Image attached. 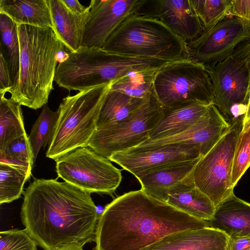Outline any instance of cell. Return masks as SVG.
Listing matches in <instances>:
<instances>
[{
    "label": "cell",
    "instance_id": "obj_1",
    "mask_svg": "<svg viewBox=\"0 0 250 250\" xmlns=\"http://www.w3.org/2000/svg\"><path fill=\"white\" fill-rule=\"evenodd\" d=\"M23 195L22 224L44 250L83 248L95 241L100 215L90 193L57 179H35Z\"/></svg>",
    "mask_w": 250,
    "mask_h": 250
},
{
    "label": "cell",
    "instance_id": "obj_2",
    "mask_svg": "<svg viewBox=\"0 0 250 250\" xmlns=\"http://www.w3.org/2000/svg\"><path fill=\"white\" fill-rule=\"evenodd\" d=\"M210 226L141 189L125 193L99 215L95 250H141L170 234Z\"/></svg>",
    "mask_w": 250,
    "mask_h": 250
},
{
    "label": "cell",
    "instance_id": "obj_3",
    "mask_svg": "<svg viewBox=\"0 0 250 250\" xmlns=\"http://www.w3.org/2000/svg\"><path fill=\"white\" fill-rule=\"evenodd\" d=\"M20 44L18 81L10 98L33 109L46 104L53 89L59 57L65 47L52 28L17 25Z\"/></svg>",
    "mask_w": 250,
    "mask_h": 250
},
{
    "label": "cell",
    "instance_id": "obj_4",
    "mask_svg": "<svg viewBox=\"0 0 250 250\" xmlns=\"http://www.w3.org/2000/svg\"><path fill=\"white\" fill-rule=\"evenodd\" d=\"M103 50L167 61L187 58V42L160 21L132 14L107 40Z\"/></svg>",
    "mask_w": 250,
    "mask_h": 250
},
{
    "label": "cell",
    "instance_id": "obj_5",
    "mask_svg": "<svg viewBox=\"0 0 250 250\" xmlns=\"http://www.w3.org/2000/svg\"><path fill=\"white\" fill-rule=\"evenodd\" d=\"M111 83L80 91L63 99L46 152L47 157L56 161L76 148L88 147L96 129V122Z\"/></svg>",
    "mask_w": 250,
    "mask_h": 250
},
{
    "label": "cell",
    "instance_id": "obj_6",
    "mask_svg": "<svg viewBox=\"0 0 250 250\" xmlns=\"http://www.w3.org/2000/svg\"><path fill=\"white\" fill-rule=\"evenodd\" d=\"M153 92L164 109L214 104L213 86L206 67L185 58L169 62L155 73Z\"/></svg>",
    "mask_w": 250,
    "mask_h": 250
},
{
    "label": "cell",
    "instance_id": "obj_7",
    "mask_svg": "<svg viewBox=\"0 0 250 250\" xmlns=\"http://www.w3.org/2000/svg\"><path fill=\"white\" fill-rule=\"evenodd\" d=\"M243 119L239 117L230 122L229 128L210 150L201 157L192 172L195 186L216 208L234 193L231 186L233 161Z\"/></svg>",
    "mask_w": 250,
    "mask_h": 250
},
{
    "label": "cell",
    "instance_id": "obj_8",
    "mask_svg": "<svg viewBox=\"0 0 250 250\" xmlns=\"http://www.w3.org/2000/svg\"><path fill=\"white\" fill-rule=\"evenodd\" d=\"M163 115L164 107L153 94L125 120L96 128L88 147L109 159L113 154L128 150L148 139Z\"/></svg>",
    "mask_w": 250,
    "mask_h": 250
},
{
    "label": "cell",
    "instance_id": "obj_9",
    "mask_svg": "<svg viewBox=\"0 0 250 250\" xmlns=\"http://www.w3.org/2000/svg\"><path fill=\"white\" fill-rule=\"evenodd\" d=\"M56 162L58 177L90 193L112 195L122 181V170L89 147L76 148Z\"/></svg>",
    "mask_w": 250,
    "mask_h": 250
},
{
    "label": "cell",
    "instance_id": "obj_10",
    "mask_svg": "<svg viewBox=\"0 0 250 250\" xmlns=\"http://www.w3.org/2000/svg\"><path fill=\"white\" fill-rule=\"evenodd\" d=\"M213 89L214 104L230 123L242 114L249 101L250 72L243 61L230 56L213 66L206 67Z\"/></svg>",
    "mask_w": 250,
    "mask_h": 250
},
{
    "label": "cell",
    "instance_id": "obj_11",
    "mask_svg": "<svg viewBox=\"0 0 250 250\" xmlns=\"http://www.w3.org/2000/svg\"><path fill=\"white\" fill-rule=\"evenodd\" d=\"M250 38V24L229 15L187 43V58L205 67L213 66L231 56Z\"/></svg>",
    "mask_w": 250,
    "mask_h": 250
},
{
    "label": "cell",
    "instance_id": "obj_12",
    "mask_svg": "<svg viewBox=\"0 0 250 250\" xmlns=\"http://www.w3.org/2000/svg\"><path fill=\"white\" fill-rule=\"evenodd\" d=\"M133 14L160 21L185 42L204 30L191 0H140Z\"/></svg>",
    "mask_w": 250,
    "mask_h": 250
},
{
    "label": "cell",
    "instance_id": "obj_13",
    "mask_svg": "<svg viewBox=\"0 0 250 250\" xmlns=\"http://www.w3.org/2000/svg\"><path fill=\"white\" fill-rule=\"evenodd\" d=\"M230 125L229 123L212 104L208 114L201 120L175 134L155 139H147L129 152L146 151L173 144H193L197 146L203 156L208 152Z\"/></svg>",
    "mask_w": 250,
    "mask_h": 250
},
{
    "label": "cell",
    "instance_id": "obj_14",
    "mask_svg": "<svg viewBox=\"0 0 250 250\" xmlns=\"http://www.w3.org/2000/svg\"><path fill=\"white\" fill-rule=\"evenodd\" d=\"M140 0H92L81 46L102 48L121 24L133 14Z\"/></svg>",
    "mask_w": 250,
    "mask_h": 250
},
{
    "label": "cell",
    "instance_id": "obj_15",
    "mask_svg": "<svg viewBox=\"0 0 250 250\" xmlns=\"http://www.w3.org/2000/svg\"><path fill=\"white\" fill-rule=\"evenodd\" d=\"M202 156L197 146L177 144L146 151L116 152L109 160L137 178L141 174L157 167L199 159Z\"/></svg>",
    "mask_w": 250,
    "mask_h": 250
},
{
    "label": "cell",
    "instance_id": "obj_16",
    "mask_svg": "<svg viewBox=\"0 0 250 250\" xmlns=\"http://www.w3.org/2000/svg\"><path fill=\"white\" fill-rule=\"evenodd\" d=\"M229 236L211 227L168 235L141 250H228Z\"/></svg>",
    "mask_w": 250,
    "mask_h": 250
},
{
    "label": "cell",
    "instance_id": "obj_17",
    "mask_svg": "<svg viewBox=\"0 0 250 250\" xmlns=\"http://www.w3.org/2000/svg\"><path fill=\"white\" fill-rule=\"evenodd\" d=\"M165 203L193 217L208 222L213 219L216 209L211 200L195 186L192 173L168 189Z\"/></svg>",
    "mask_w": 250,
    "mask_h": 250
},
{
    "label": "cell",
    "instance_id": "obj_18",
    "mask_svg": "<svg viewBox=\"0 0 250 250\" xmlns=\"http://www.w3.org/2000/svg\"><path fill=\"white\" fill-rule=\"evenodd\" d=\"M200 158L157 167L141 174L136 178L144 192L165 202L168 189L191 174Z\"/></svg>",
    "mask_w": 250,
    "mask_h": 250
},
{
    "label": "cell",
    "instance_id": "obj_19",
    "mask_svg": "<svg viewBox=\"0 0 250 250\" xmlns=\"http://www.w3.org/2000/svg\"><path fill=\"white\" fill-rule=\"evenodd\" d=\"M53 29L69 53L81 47L89 11L78 15L70 11L61 0H48Z\"/></svg>",
    "mask_w": 250,
    "mask_h": 250
},
{
    "label": "cell",
    "instance_id": "obj_20",
    "mask_svg": "<svg viewBox=\"0 0 250 250\" xmlns=\"http://www.w3.org/2000/svg\"><path fill=\"white\" fill-rule=\"evenodd\" d=\"M211 227L225 232L229 237H250V203L234 193L217 208Z\"/></svg>",
    "mask_w": 250,
    "mask_h": 250
},
{
    "label": "cell",
    "instance_id": "obj_21",
    "mask_svg": "<svg viewBox=\"0 0 250 250\" xmlns=\"http://www.w3.org/2000/svg\"><path fill=\"white\" fill-rule=\"evenodd\" d=\"M0 13L17 25L53 28L48 0H0Z\"/></svg>",
    "mask_w": 250,
    "mask_h": 250
},
{
    "label": "cell",
    "instance_id": "obj_22",
    "mask_svg": "<svg viewBox=\"0 0 250 250\" xmlns=\"http://www.w3.org/2000/svg\"><path fill=\"white\" fill-rule=\"evenodd\" d=\"M209 105L195 104L174 109L164 108V115L148 139L169 136L183 131L203 119Z\"/></svg>",
    "mask_w": 250,
    "mask_h": 250
},
{
    "label": "cell",
    "instance_id": "obj_23",
    "mask_svg": "<svg viewBox=\"0 0 250 250\" xmlns=\"http://www.w3.org/2000/svg\"><path fill=\"white\" fill-rule=\"evenodd\" d=\"M150 96L145 99L136 98L109 89L102 105L96 122V128L125 120L137 111Z\"/></svg>",
    "mask_w": 250,
    "mask_h": 250
},
{
    "label": "cell",
    "instance_id": "obj_24",
    "mask_svg": "<svg viewBox=\"0 0 250 250\" xmlns=\"http://www.w3.org/2000/svg\"><path fill=\"white\" fill-rule=\"evenodd\" d=\"M0 150L25 134L21 105L11 98L0 95Z\"/></svg>",
    "mask_w": 250,
    "mask_h": 250
},
{
    "label": "cell",
    "instance_id": "obj_25",
    "mask_svg": "<svg viewBox=\"0 0 250 250\" xmlns=\"http://www.w3.org/2000/svg\"><path fill=\"white\" fill-rule=\"evenodd\" d=\"M0 53L7 62L11 78L15 86L19 78L20 57L17 24L6 15L0 13Z\"/></svg>",
    "mask_w": 250,
    "mask_h": 250
},
{
    "label": "cell",
    "instance_id": "obj_26",
    "mask_svg": "<svg viewBox=\"0 0 250 250\" xmlns=\"http://www.w3.org/2000/svg\"><path fill=\"white\" fill-rule=\"evenodd\" d=\"M157 70L131 73L112 82L110 89L132 97L147 98L154 94V77Z\"/></svg>",
    "mask_w": 250,
    "mask_h": 250
},
{
    "label": "cell",
    "instance_id": "obj_27",
    "mask_svg": "<svg viewBox=\"0 0 250 250\" xmlns=\"http://www.w3.org/2000/svg\"><path fill=\"white\" fill-rule=\"evenodd\" d=\"M30 176L21 168L0 163V204L9 203L20 198L24 184Z\"/></svg>",
    "mask_w": 250,
    "mask_h": 250
},
{
    "label": "cell",
    "instance_id": "obj_28",
    "mask_svg": "<svg viewBox=\"0 0 250 250\" xmlns=\"http://www.w3.org/2000/svg\"><path fill=\"white\" fill-rule=\"evenodd\" d=\"M59 115L58 109L51 110L47 104L43 108L32 126L28 140L33 154L34 162L42 147L49 144Z\"/></svg>",
    "mask_w": 250,
    "mask_h": 250
},
{
    "label": "cell",
    "instance_id": "obj_29",
    "mask_svg": "<svg viewBox=\"0 0 250 250\" xmlns=\"http://www.w3.org/2000/svg\"><path fill=\"white\" fill-rule=\"evenodd\" d=\"M34 157L27 134L22 135L0 150V163L21 168L31 175Z\"/></svg>",
    "mask_w": 250,
    "mask_h": 250
},
{
    "label": "cell",
    "instance_id": "obj_30",
    "mask_svg": "<svg viewBox=\"0 0 250 250\" xmlns=\"http://www.w3.org/2000/svg\"><path fill=\"white\" fill-rule=\"evenodd\" d=\"M231 0H191V2L205 29L230 15Z\"/></svg>",
    "mask_w": 250,
    "mask_h": 250
},
{
    "label": "cell",
    "instance_id": "obj_31",
    "mask_svg": "<svg viewBox=\"0 0 250 250\" xmlns=\"http://www.w3.org/2000/svg\"><path fill=\"white\" fill-rule=\"evenodd\" d=\"M250 166V121L243 123L234 155L231 186L234 188Z\"/></svg>",
    "mask_w": 250,
    "mask_h": 250
},
{
    "label": "cell",
    "instance_id": "obj_32",
    "mask_svg": "<svg viewBox=\"0 0 250 250\" xmlns=\"http://www.w3.org/2000/svg\"><path fill=\"white\" fill-rule=\"evenodd\" d=\"M38 245L25 229L0 232V250H37Z\"/></svg>",
    "mask_w": 250,
    "mask_h": 250
},
{
    "label": "cell",
    "instance_id": "obj_33",
    "mask_svg": "<svg viewBox=\"0 0 250 250\" xmlns=\"http://www.w3.org/2000/svg\"><path fill=\"white\" fill-rule=\"evenodd\" d=\"M14 86L7 62L0 53V95L10 93Z\"/></svg>",
    "mask_w": 250,
    "mask_h": 250
},
{
    "label": "cell",
    "instance_id": "obj_34",
    "mask_svg": "<svg viewBox=\"0 0 250 250\" xmlns=\"http://www.w3.org/2000/svg\"><path fill=\"white\" fill-rule=\"evenodd\" d=\"M230 15L250 24V0H232Z\"/></svg>",
    "mask_w": 250,
    "mask_h": 250
},
{
    "label": "cell",
    "instance_id": "obj_35",
    "mask_svg": "<svg viewBox=\"0 0 250 250\" xmlns=\"http://www.w3.org/2000/svg\"><path fill=\"white\" fill-rule=\"evenodd\" d=\"M231 56L243 60L247 64L250 72V38L240 44Z\"/></svg>",
    "mask_w": 250,
    "mask_h": 250
},
{
    "label": "cell",
    "instance_id": "obj_36",
    "mask_svg": "<svg viewBox=\"0 0 250 250\" xmlns=\"http://www.w3.org/2000/svg\"><path fill=\"white\" fill-rule=\"evenodd\" d=\"M228 250H250V237H229Z\"/></svg>",
    "mask_w": 250,
    "mask_h": 250
},
{
    "label": "cell",
    "instance_id": "obj_37",
    "mask_svg": "<svg viewBox=\"0 0 250 250\" xmlns=\"http://www.w3.org/2000/svg\"><path fill=\"white\" fill-rule=\"evenodd\" d=\"M61 0L70 11L75 14H83L90 10L89 6L85 7L77 0Z\"/></svg>",
    "mask_w": 250,
    "mask_h": 250
},
{
    "label": "cell",
    "instance_id": "obj_38",
    "mask_svg": "<svg viewBox=\"0 0 250 250\" xmlns=\"http://www.w3.org/2000/svg\"><path fill=\"white\" fill-rule=\"evenodd\" d=\"M250 121V99L248 101L246 112L243 117V123H247Z\"/></svg>",
    "mask_w": 250,
    "mask_h": 250
},
{
    "label": "cell",
    "instance_id": "obj_39",
    "mask_svg": "<svg viewBox=\"0 0 250 250\" xmlns=\"http://www.w3.org/2000/svg\"><path fill=\"white\" fill-rule=\"evenodd\" d=\"M65 250H83V248L78 247V248H74L70 249Z\"/></svg>",
    "mask_w": 250,
    "mask_h": 250
},
{
    "label": "cell",
    "instance_id": "obj_40",
    "mask_svg": "<svg viewBox=\"0 0 250 250\" xmlns=\"http://www.w3.org/2000/svg\"><path fill=\"white\" fill-rule=\"evenodd\" d=\"M250 99V91H249V100Z\"/></svg>",
    "mask_w": 250,
    "mask_h": 250
}]
</instances>
